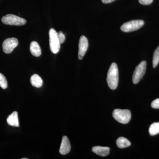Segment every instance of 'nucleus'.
<instances>
[{
	"label": "nucleus",
	"mask_w": 159,
	"mask_h": 159,
	"mask_svg": "<svg viewBox=\"0 0 159 159\" xmlns=\"http://www.w3.org/2000/svg\"><path fill=\"white\" fill-rule=\"evenodd\" d=\"M30 50L31 54L35 57H39L41 55L40 47L36 42L33 41L31 43Z\"/></svg>",
	"instance_id": "f8f14e48"
},
{
	"label": "nucleus",
	"mask_w": 159,
	"mask_h": 159,
	"mask_svg": "<svg viewBox=\"0 0 159 159\" xmlns=\"http://www.w3.org/2000/svg\"><path fill=\"white\" fill-rule=\"evenodd\" d=\"M89 47V42L87 38L82 35L80 39L79 43V51H78V58L81 60L85 55Z\"/></svg>",
	"instance_id": "6e6552de"
},
{
	"label": "nucleus",
	"mask_w": 159,
	"mask_h": 159,
	"mask_svg": "<svg viewBox=\"0 0 159 159\" xmlns=\"http://www.w3.org/2000/svg\"><path fill=\"white\" fill-rule=\"evenodd\" d=\"M7 122L9 125L15 127L19 126L18 113L16 111H14L11 115H9L7 119Z\"/></svg>",
	"instance_id": "9b49d317"
},
{
	"label": "nucleus",
	"mask_w": 159,
	"mask_h": 159,
	"mask_svg": "<svg viewBox=\"0 0 159 159\" xmlns=\"http://www.w3.org/2000/svg\"><path fill=\"white\" fill-rule=\"evenodd\" d=\"M49 42L51 51L54 54H57L60 48V43L58 39L57 32L54 29L49 31Z\"/></svg>",
	"instance_id": "7ed1b4c3"
},
{
	"label": "nucleus",
	"mask_w": 159,
	"mask_h": 159,
	"mask_svg": "<svg viewBox=\"0 0 159 159\" xmlns=\"http://www.w3.org/2000/svg\"><path fill=\"white\" fill-rule=\"evenodd\" d=\"M151 107L153 108L159 109V98L152 101L151 103Z\"/></svg>",
	"instance_id": "6ab92c4d"
},
{
	"label": "nucleus",
	"mask_w": 159,
	"mask_h": 159,
	"mask_svg": "<svg viewBox=\"0 0 159 159\" xmlns=\"http://www.w3.org/2000/svg\"><path fill=\"white\" fill-rule=\"evenodd\" d=\"M112 116L117 121L122 124H127L131 118L130 111L126 109H115L113 112Z\"/></svg>",
	"instance_id": "f03ea898"
},
{
	"label": "nucleus",
	"mask_w": 159,
	"mask_h": 159,
	"mask_svg": "<svg viewBox=\"0 0 159 159\" xmlns=\"http://www.w3.org/2000/svg\"><path fill=\"white\" fill-rule=\"evenodd\" d=\"M146 62L143 61L137 66L133 75V82L137 84L142 79L146 71Z\"/></svg>",
	"instance_id": "423d86ee"
},
{
	"label": "nucleus",
	"mask_w": 159,
	"mask_h": 159,
	"mask_svg": "<svg viewBox=\"0 0 159 159\" xmlns=\"http://www.w3.org/2000/svg\"><path fill=\"white\" fill-rule=\"evenodd\" d=\"M18 40L16 38L7 39L2 43L3 51L6 54H10L18 45Z\"/></svg>",
	"instance_id": "0eeeda50"
},
{
	"label": "nucleus",
	"mask_w": 159,
	"mask_h": 159,
	"mask_svg": "<svg viewBox=\"0 0 159 159\" xmlns=\"http://www.w3.org/2000/svg\"><path fill=\"white\" fill-rule=\"evenodd\" d=\"M115 1V0H102V2L104 4H108V3L112 2Z\"/></svg>",
	"instance_id": "412c9836"
},
{
	"label": "nucleus",
	"mask_w": 159,
	"mask_h": 159,
	"mask_svg": "<svg viewBox=\"0 0 159 159\" xmlns=\"http://www.w3.org/2000/svg\"><path fill=\"white\" fill-rule=\"evenodd\" d=\"M153 0H139V3L142 5H149L152 4Z\"/></svg>",
	"instance_id": "aec40b11"
},
{
	"label": "nucleus",
	"mask_w": 159,
	"mask_h": 159,
	"mask_svg": "<svg viewBox=\"0 0 159 159\" xmlns=\"http://www.w3.org/2000/svg\"><path fill=\"white\" fill-rule=\"evenodd\" d=\"M57 35H58V39H59L60 43H64L66 39L65 35L63 33L62 31H59V32H58Z\"/></svg>",
	"instance_id": "a211bd4d"
},
{
	"label": "nucleus",
	"mask_w": 159,
	"mask_h": 159,
	"mask_svg": "<svg viewBox=\"0 0 159 159\" xmlns=\"http://www.w3.org/2000/svg\"><path fill=\"white\" fill-rule=\"evenodd\" d=\"M92 151L99 156L106 157L109 154L110 148L108 147L96 146L93 147Z\"/></svg>",
	"instance_id": "9d476101"
},
{
	"label": "nucleus",
	"mask_w": 159,
	"mask_h": 159,
	"mask_svg": "<svg viewBox=\"0 0 159 159\" xmlns=\"http://www.w3.org/2000/svg\"><path fill=\"white\" fill-rule=\"evenodd\" d=\"M159 63V46L156 49L154 52L153 59H152V65L153 68H156Z\"/></svg>",
	"instance_id": "dca6fc26"
},
{
	"label": "nucleus",
	"mask_w": 159,
	"mask_h": 159,
	"mask_svg": "<svg viewBox=\"0 0 159 159\" xmlns=\"http://www.w3.org/2000/svg\"><path fill=\"white\" fill-rule=\"evenodd\" d=\"M71 150V145L68 138L64 136L63 137L61 145L59 149L60 153L61 155L67 154L70 152Z\"/></svg>",
	"instance_id": "1a4fd4ad"
},
{
	"label": "nucleus",
	"mask_w": 159,
	"mask_h": 159,
	"mask_svg": "<svg viewBox=\"0 0 159 159\" xmlns=\"http://www.w3.org/2000/svg\"><path fill=\"white\" fill-rule=\"evenodd\" d=\"M151 136H154L159 134V122H154L151 124L149 128Z\"/></svg>",
	"instance_id": "2eb2a0df"
},
{
	"label": "nucleus",
	"mask_w": 159,
	"mask_h": 159,
	"mask_svg": "<svg viewBox=\"0 0 159 159\" xmlns=\"http://www.w3.org/2000/svg\"><path fill=\"white\" fill-rule=\"evenodd\" d=\"M119 80L118 66L116 63H113L109 69L107 78V81L109 88L112 90L116 89L118 87Z\"/></svg>",
	"instance_id": "f257e3e1"
},
{
	"label": "nucleus",
	"mask_w": 159,
	"mask_h": 159,
	"mask_svg": "<svg viewBox=\"0 0 159 159\" xmlns=\"http://www.w3.org/2000/svg\"><path fill=\"white\" fill-rule=\"evenodd\" d=\"M28 158H22V159H28Z\"/></svg>",
	"instance_id": "4be33fe9"
},
{
	"label": "nucleus",
	"mask_w": 159,
	"mask_h": 159,
	"mask_svg": "<svg viewBox=\"0 0 159 159\" xmlns=\"http://www.w3.org/2000/svg\"><path fill=\"white\" fill-rule=\"evenodd\" d=\"M144 21L142 20H136L124 23L121 27V31L125 32H132L138 30L143 27Z\"/></svg>",
	"instance_id": "39448f33"
},
{
	"label": "nucleus",
	"mask_w": 159,
	"mask_h": 159,
	"mask_svg": "<svg viewBox=\"0 0 159 159\" xmlns=\"http://www.w3.org/2000/svg\"><path fill=\"white\" fill-rule=\"evenodd\" d=\"M2 22L10 25L21 26L26 23V20L13 14H7L2 19Z\"/></svg>",
	"instance_id": "20e7f679"
},
{
	"label": "nucleus",
	"mask_w": 159,
	"mask_h": 159,
	"mask_svg": "<svg viewBox=\"0 0 159 159\" xmlns=\"http://www.w3.org/2000/svg\"><path fill=\"white\" fill-rule=\"evenodd\" d=\"M31 84L32 86L36 88H40L42 86L43 81L42 79L39 75L34 74L31 77Z\"/></svg>",
	"instance_id": "ddd939ff"
},
{
	"label": "nucleus",
	"mask_w": 159,
	"mask_h": 159,
	"mask_svg": "<svg viewBox=\"0 0 159 159\" xmlns=\"http://www.w3.org/2000/svg\"><path fill=\"white\" fill-rule=\"evenodd\" d=\"M116 144L118 147L120 148H126L131 145L130 142L124 137H120L117 139Z\"/></svg>",
	"instance_id": "4468645a"
},
{
	"label": "nucleus",
	"mask_w": 159,
	"mask_h": 159,
	"mask_svg": "<svg viewBox=\"0 0 159 159\" xmlns=\"http://www.w3.org/2000/svg\"><path fill=\"white\" fill-rule=\"evenodd\" d=\"M0 87L2 89H6L8 87V83L6 77L3 74L0 73Z\"/></svg>",
	"instance_id": "f3484780"
}]
</instances>
